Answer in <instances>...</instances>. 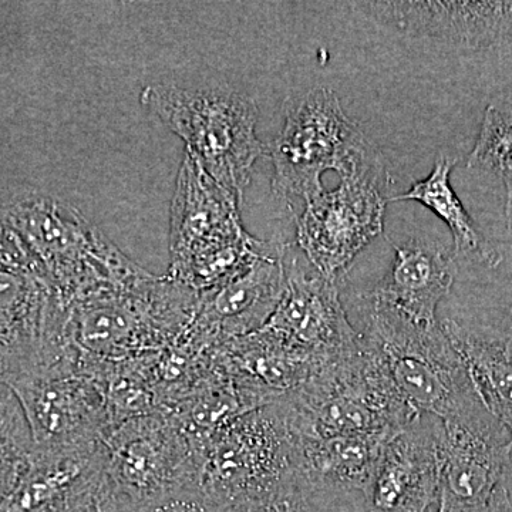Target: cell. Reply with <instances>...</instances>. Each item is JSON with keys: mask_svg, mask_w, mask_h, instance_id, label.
Returning <instances> with one entry per match:
<instances>
[{"mask_svg": "<svg viewBox=\"0 0 512 512\" xmlns=\"http://www.w3.org/2000/svg\"><path fill=\"white\" fill-rule=\"evenodd\" d=\"M55 301L74 349L94 362H119L175 345L195 318L200 293L146 271L126 284Z\"/></svg>", "mask_w": 512, "mask_h": 512, "instance_id": "obj_1", "label": "cell"}, {"mask_svg": "<svg viewBox=\"0 0 512 512\" xmlns=\"http://www.w3.org/2000/svg\"><path fill=\"white\" fill-rule=\"evenodd\" d=\"M239 205L185 153L171 202L168 276L204 293L245 274L268 255L271 244L242 227Z\"/></svg>", "mask_w": 512, "mask_h": 512, "instance_id": "obj_2", "label": "cell"}, {"mask_svg": "<svg viewBox=\"0 0 512 512\" xmlns=\"http://www.w3.org/2000/svg\"><path fill=\"white\" fill-rule=\"evenodd\" d=\"M359 313L360 342L414 410L443 421L487 410L440 322L421 325L393 309L363 303Z\"/></svg>", "mask_w": 512, "mask_h": 512, "instance_id": "obj_3", "label": "cell"}, {"mask_svg": "<svg viewBox=\"0 0 512 512\" xmlns=\"http://www.w3.org/2000/svg\"><path fill=\"white\" fill-rule=\"evenodd\" d=\"M278 403L293 439L386 433L421 414L400 396L360 339Z\"/></svg>", "mask_w": 512, "mask_h": 512, "instance_id": "obj_4", "label": "cell"}, {"mask_svg": "<svg viewBox=\"0 0 512 512\" xmlns=\"http://www.w3.org/2000/svg\"><path fill=\"white\" fill-rule=\"evenodd\" d=\"M0 214L59 301H74L97 289L124 284L146 271L76 208L55 198H25L0 207Z\"/></svg>", "mask_w": 512, "mask_h": 512, "instance_id": "obj_5", "label": "cell"}, {"mask_svg": "<svg viewBox=\"0 0 512 512\" xmlns=\"http://www.w3.org/2000/svg\"><path fill=\"white\" fill-rule=\"evenodd\" d=\"M140 103L185 143V153L241 204L252 168L268 148L256 136L255 100L225 89L144 87Z\"/></svg>", "mask_w": 512, "mask_h": 512, "instance_id": "obj_6", "label": "cell"}, {"mask_svg": "<svg viewBox=\"0 0 512 512\" xmlns=\"http://www.w3.org/2000/svg\"><path fill=\"white\" fill-rule=\"evenodd\" d=\"M372 147L346 116L333 90L315 87L291 97L286 101L284 128L269 148L274 194L293 210L296 201L305 204L325 190V171L346 173Z\"/></svg>", "mask_w": 512, "mask_h": 512, "instance_id": "obj_7", "label": "cell"}, {"mask_svg": "<svg viewBox=\"0 0 512 512\" xmlns=\"http://www.w3.org/2000/svg\"><path fill=\"white\" fill-rule=\"evenodd\" d=\"M392 183L382 156L372 147L335 190L319 192L296 215V247L320 274L339 279L363 248L383 234Z\"/></svg>", "mask_w": 512, "mask_h": 512, "instance_id": "obj_8", "label": "cell"}, {"mask_svg": "<svg viewBox=\"0 0 512 512\" xmlns=\"http://www.w3.org/2000/svg\"><path fill=\"white\" fill-rule=\"evenodd\" d=\"M197 491L227 511L293 476V441L278 402L232 420L195 448Z\"/></svg>", "mask_w": 512, "mask_h": 512, "instance_id": "obj_9", "label": "cell"}, {"mask_svg": "<svg viewBox=\"0 0 512 512\" xmlns=\"http://www.w3.org/2000/svg\"><path fill=\"white\" fill-rule=\"evenodd\" d=\"M0 383L19 400L37 450L101 443L111 430L99 362L73 357Z\"/></svg>", "mask_w": 512, "mask_h": 512, "instance_id": "obj_10", "label": "cell"}, {"mask_svg": "<svg viewBox=\"0 0 512 512\" xmlns=\"http://www.w3.org/2000/svg\"><path fill=\"white\" fill-rule=\"evenodd\" d=\"M104 478L136 508L197 490V456L187 436L163 412L123 421L103 441Z\"/></svg>", "mask_w": 512, "mask_h": 512, "instance_id": "obj_11", "label": "cell"}, {"mask_svg": "<svg viewBox=\"0 0 512 512\" xmlns=\"http://www.w3.org/2000/svg\"><path fill=\"white\" fill-rule=\"evenodd\" d=\"M511 480L510 433L493 414L443 421L436 512H484Z\"/></svg>", "mask_w": 512, "mask_h": 512, "instance_id": "obj_12", "label": "cell"}, {"mask_svg": "<svg viewBox=\"0 0 512 512\" xmlns=\"http://www.w3.org/2000/svg\"><path fill=\"white\" fill-rule=\"evenodd\" d=\"M441 427L439 417L420 414L394 431L352 512H436Z\"/></svg>", "mask_w": 512, "mask_h": 512, "instance_id": "obj_13", "label": "cell"}, {"mask_svg": "<svg viewBox=\"0 0 512 512\" xmlns=\"http://www.w3.org/2000/svg\"><path fill=\"white\" fill-rule=\"evenodd\" d=\"M285 291L268 328L319 355L355 348L359 333L343 306L338 279L320 274L296 245L281 244Z\"/></svg>", "mask_w": 512, "mask_h": 512, "instance_id": "obj_14", "label": "cell"}, {"mask_svg": "<svg viewBox=\"0 0 512 512\" xmlns=\"http://www.w3.org/2000/svg\"><path fill=\"white\" fill-rule=\"evenodd\" d=\"M353 6L383 28L414 40L481 50L512 42V2H359Z\"/></svg>", "mask_w": 512, "mask_h": 512, "instance_id": "obj_15", "label": "cell"}, {"mask_svg": "<svg viewBox=\"0 0 512 512\" xmlns=\"http://www.w3.org/2000/svg\"><path fill=\"white\" fill-rule=\"evenodd\" d=\"M285 291L281 244L228 284L200 293L188 338L207 348L264 328Z\"/></svg>", "mask_w": 512, "mask_h": 512, "instance_id": "obj_16", "label": "cell"}, {"mask_svg": "<svg viewBox=\"0 0 512 512\" xmlns=\"http://www.w3.org/2000/svg\"><path fill=\"white\" fill-rule=\"evenodd\" d=\"M390 244L394 256L389 271L369 292L360 293V303L393 309L421 325H434L439 322L441 301L456 284L458 266L453 251L426 237Z\"/></svg>", "mask_w": 512, "mask_h": 512, "instance_id": "obj_17", "label": "cell"}, {"mask_svg": "<svg viewBox=\"0 0 512 512\" xmlns=\"http://www.w3.org/2000/svg\"><path fill=\"white\" fill-rule=\"evenodd\" d=\"M214 357L262 407L301 389L332 360L296 345L268 326L221 343Z\"/></svg>", "mask_w": 512, "mask_h": 512, "instance_id": "obj_18", "label": "cell"}, {"mask_svg": "<svg viewBox=\"0 0 512 512\" xmlns=\"http://www.w3.org/2000/svg\"><path fill=\"white\" fill-rule=\"evenodd\" d=\"M104 477L101 443L37 450L0 512H73Z\"/></svg>", "mask_w": 512, "mask_h": 512, "instance_id": "obj_19", "label": "cell"}, {"mask_svg": "<svg viewBox=\"0 0 512 512\" xmlns=\"http://www.w3.org/2000/svg\"><path fill=\"white\" fill-rule=\"evenodd\" d=\"M394 431L316 439L292 437L293 474L320 493L359 500L383 444Z\"/></svg>", "mask_w": 512, "mask_h": 512, "instance_id": "obj_20", "label": "cell"}, {"mask_svg": "<svg viewBox=\"0 0 512 512\" xmlns=\"http://www.w3.org/2000/svg\"><path fill=\"white\" fill-rule=\"evenodd\" d=\"M457 158L440 153L434 168L424 180L417 181L410 190L390 198L392 201H417L433 211L446 222L453 235V254L456 261L497 268L504 256L484 237L470 217L463 202L451 187L450 175L456 167Z\"/></svg>", "mask_w": 512, "mask_h": 512, "instance_id": "obj_21", "label": "cell"}, {"mask_svg": "<svg viewBox=\"0 0 512 512\" xmlns=\"http://www.w3.org/2000/svg\"><path fill=\"white\" fill-rule=\"evenodd\" d=\"M439 322L463 359L481 402L510 433L512 451V353L500 343L468 332L454 320Z\"/></svg>", "mask_w": 512, "mask_h": 512, "instance_id": "obj_22", "label": "cell"}, {"mask_svg": "<svg viewBox=\"0 0 512 512\" xmlns=\"http://www.w3.org/2000/svg\"><path fill=\"white\" fill-rule=\"evenodd\" d=\"M468 168L497 175L505 187V224L512 228V113L488 106Z\"/></svg>", "mask_w": 512, "mask_h": 512, "instance_id": "obj_23", "label": "cell"}, {"mask_svg": "<svg viewBox=\"0 0 512 512\" xmlns=\"http://www.w3.org/2000/svg\"><path fill=\"white\" fill-rule=\"evenodd\" d=\"M33 454V440L19 400L0 383V501L25 473Z\"/></svg>", "mask_w": 512, "mask_h": 512, "instance_id": "obj_24", "label": "cell"}, {"mask_svg": "<svg viewBox=\"0 0 512 512\" xmlns=\"http://www.w3.org/2000/svg\"><path fill=\"white\" fill-rule=\"evenodd\" d=\"M355 501L313 490L293 474L272 490L224 512H352Z\"/></svg>", "mask_w": 512, "mask_h": 512, "instance_id": "obj_25", "label": "cell"}, {"mask_svg": "<svg viewBox=\"0 0 512 512\" xmlns=\"http://www.w3.org/2000/svg\"><path fill=\"white\" fill-rule=\"evenodd\" d=\"M510 281L507 299L495 311H491L483 318L471 320L464 325L458 323V325L474 335L500 343L512 353V276Z\"/></svg>", "mask_w": 512, "mask_h": 512, "instance_id": "obj_26", "label": "cell"}, {"mask_svg": "<svg viewBox=\"0 0 512 512\" xmlns=\"http://www.w3.org/2000/svg\"><path fill=\"white\" fill-rule=\"evenodd\" d=\"M73 512H140L121 498L103 477L101 483L74 508Z\"/></svg>", "mask_w": 512, "mask_h": 512, "instance_id": "obj_27", "label": "cell"}, {"mask_svg": "<svg viewBox=\"0 0 512 512\" xmlns=\"http://www.w3.org/2000/svg\"><path fill=\"white\" fill-rule=\"evenodd\" d=\"M138 510L140 512H224L205 500L197 490L184 491Z\"/></svg>", "mask_w": 512, "mask_h": 512, "instance_id": "obj_28", "label": "cell"}, {"mask_svg": "<svg viewBox=\"0 0 512 512\" xmlns=\"http://www.w3.org/2000/svg\"><path fill=\"white\" fill-rule=\"evenodd\" d=\"M511 483L512 480L497 494L493 503L484 512H512Z\"/></svg>", "mask_w": 512, "mask_h": 512, "instance_id": "obj_29", "label": "cell"}]
</instances>
